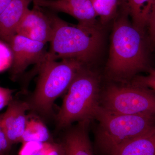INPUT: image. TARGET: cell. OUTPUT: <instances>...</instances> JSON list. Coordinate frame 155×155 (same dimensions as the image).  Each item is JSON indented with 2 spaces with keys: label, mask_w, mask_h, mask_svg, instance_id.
Returning a JSON list of instances; mask_svg holds the SVG:
<instances>
[{
  "label": "cell",
  "mask_w": 155,
  "mask_h": 155,
  "mask_svg": "<svg viewBox=\"0 0 155 155\" xmlns=\"http://www.w3.org/2000/svg\"><path fill=\"white\" fill-rule=\"evenodd\" d=\"M155 2V0H122L123 11L131 17L133 25L143 33Z\"/></svg>",
  "instance_id": "5bb4252c"
},
{
  "label": "cell",
  "mask_w": 155,
  "mask_h": 155,
  "mask_svg": "<svg viewBox=\"0 0 155 155\" xmlns=\"http://www.w3.org/2000/svg\"><path fill=\"white\" fill-rule=\"evenodd\" d=\"M84 65L73 59L58 61L50 58L47 54L45 60L38 65L39 75L36 87L27 101L30 110L40 117L52 116L55 101L67 91Z\"/></svg>",
  "instance_id": "3957f363"
},
{
  "label": "cell",
  "mask_w": 155,
  "mask_h": 155,
  "mask_svg": "<svg viewBox=\"0 0 155 155\" xmlns=\"http://www.w3.org/2000/svg\"><path fill=\"white\" fill-rule=\"evenodd\" d=\"M47 14L53 29L48 56L55 60L75 59L87 66L92 62L103 42L97 26L70 25L55 14Z\"/></svg>",
  "instance_id": "7a4b0ae2"
},
{
  "label": "cell",
  "mask_w": 155,
  "mask_h": 155,
  "mask_svg": "<svg viewBox=\"0 0 155 155\" xmlns=\"http://www.w3.org/2000/svg\"><path fill=\"white\" fill-rule=\"evenodd\" d=\"M100 81L97 75L84 65L67 90L56 117L58 129L75 122H90L95 119L100 106Z\"/></svg>",
  "instance_id": "277c9868"
},
{
  "label": "cell",
  "mask_w": 155,
  "mask_h": 155,
  "mask_svg": "<svg viewBox=\"0 0 155 155\" xmlns=\"http://www.w3.org/2000/svg\"><path fill=\"white\" fill-rule=\"evenodd\" d=\"M12 0H0V14L6 9Z\"/></svg>",
  "instance_id": "603a6c76"
},
{
  "label": "cell",
  "mask_w": 155,
  "mask_h": 155,
  "mask_svg": "<svg viewBox=\"0 0 155 155\" xmlns=\"http://www.w3.org/2000/svg\"><path fill=\"white\" fill-rule=\"evenodd\" d=\"M95 119L98 122L95 133L97 147L110 155L122 143L144 133L155 125V115H126L108 112L100 106Z\"/></svg>",
  "instance_id": "5b68a950"
},
{
  "label": "cell",
  "mask_w": 155,
  "mask_h": 155,
  "mask_svg": "<svg viewBox=\"0 0 155 155\" xmlns=\"http://www.w3.org/2000/svg\"><path fill=\"white\" fill-rule=\"evenodd\" d=\"M12 145H13L8 139L0 122V155H5L9 153Z\"/></svg>",
  "instance_id": "ffe728a7"
},
{
  "label": "cell",
  "mask_w": 155,
  "mask_h": 155,
  "mask_svg": "<svg viewBox=\"0 0 155 155\" xmlns=\"http://www.w3.org/2000/svg\"><path fill=\"white\" fill-rule=\"evenodd\" d=\"M27 115V122L21 142L50 141L51 135L46 125L40 116L35 114Z\"/></svg>",
  "instance_id": "9a60e30c"
},
{
  "label": "cell",
  "mask_w": 155,
  "mask_h": 155,
  "mask_svg": "<svg viewBox=\"0 0 155 155\" xmlns=\"http://www.w3.org/2000/svg\"><path fill=\"white\" fill-rule=\"evenodd\" d=\"M33 0H12L0 14V40L8 43Z\"/></svg>",
  "instance_id": "8fae6325"
},
{
  "label": "cell",
  "mask_w": 155,
  "mask_h": 155,
  "mask_svg": "<svg viewBox=\"0 0 155 155\" xmlns=\"http://www.w3.org/2000/svg\"><path fill=\"white\" fill-rule=\"evenodd\" d=\"M93 7L102 24H105L116 17L122 0H91Z\"/></svg>",
  "instance_id": "e0dca14e"
},
{
  "label": "cell",
  "mask_w": 155,
  "mask_h": 155,
  "mask_svg": "<svg viewBox=\"0 0 155 155\" xmlns=\"http://www.w3.org/2000/svg\"></svg>",
  "instance_id": "d4e9b609"
},
{
  "label": "cell",
  "mask_w": 155,
  "mask_h": 155,
  "mask_svg": "<svg viewBox=\"0 0 155 155\" xmlns=\"http://www.w3.org/2000/svg\"><path fill=\"white\" fill-rule=\"evenodd\" d=\"M30 110L27 101L13 99L7 110L1 114V125L12 145L21 142L27 122L26 112Z\"/></svg>",
  "instance_id": "30bf717a"
},
{
  "label": "cell",
  "mask_w": 155,
  "mask_h": 155,
  "mask_svg": "<svg viewBox=\"0 0 155 155\" xmlns=\"http://www.w3.org/2000/svg\"><path fill=\"white\" fill-rule=\"evenodd\" d=\"M51 22L47 13L34 5L28 9L17 28V34L35 41L46 44L53 35Z\"/></svg>",
  "instance_id": "9c48e42d"
},
{
  "label": "cell",
  "mask_w": 155,
  "mask_h": 155,
  "mask_svg": "<svg viewBox=\"0 0 155 155\" xmlns=\"http://www.w3.org/2000/svg\"><path fill=\"white\" fill-rule=\"evenodd\" d=\"M61 143L51 141L46 142H28L22 143L19 155H65Z\"/></svg>",
  "instance_id": "2e32d148"
},
{
  "label": "cell",
  "mask_w": 155,
  "mask_h": 155,
  "mask_svg": "<svg viewBox=\"0 0 155 155\" xmlns=\"http://www.w3.org/2000/svg\"><path fill=\"white\" fill-rule=\"evenodd\" d=\"M14 91V90L0 86V110L8 106L13 99Z\"/></svg>",
  "instance_id": "44dd1931"
},
{
  "label": "cell",
  "mask_w": 155,
  "mask_h": 155,
  "mask_svg": "<svg viewBox=\"0 0 155 155\" xmlns=\"http://www.w3.org/2000/svg\"><path fill=\"white\" fill-rule=\"evenodd\" d=\"M90 122H78L67 130L62 143L65 155H94L88 135Z\"/></svg>",
  "instance_id": "7c38bea8"
},
{
  "label": "cell",
  "mask_w": 155,
  "mask_h": 155,
  "mask_svg": "<svg viewBox=\"0 0 155 155\" xmlns=\"http://www.w3.org/2000/svg\"><path fill=\"white\" fill-rule=\"evenodd\" d=\"M147 25L148 26L151 38L155 42V2L150 14Z\"/></svg>",
  "instance_id": "7402d4cb"
},
{
  "label": "cell",
  "mask_w": 155,
  "mask_h": 155,
  "mask_svg": "<svg viewBox=\"0 0 155 155\" xmlns=\"http://www.w3.org/2000/svg\"><path fill=\"white\" fill-rule=\"evenodd\" d=\"M122 13L114 22L106 70L112 78L125 81L147 69V55L143 32Z\"/></svg>",
  "instance_id": "6da1fadb"
},
{
  "label": "cell",
  "mask_w": 155,
  "mask_h": 155,
  "mask_svg": "<svg viewBox=\"0 0 155 155\" xmlns=\"http://www.w3.org/2000/svg\"><path fill=\"white\" fill-rule=\"evenodd\" d=\"M9 155V153H8V154H6V155Z\"/></svg>",
  "instance_id": "cb8c5ba5"
},
{
  "label": "cell",
  "mask_w": 155,
  "mask_h": 155,
  "mask_svg": "<svg viewBox=\"0 0 155 155\" xmlns=\"http://www.w3.org/2000/svg\"><path fill=\"white\" fill-rule=\"evenodd\" d=\"M100 106L115 114L155 115V91L135 83L111 84L101 93Z\"/></svg>",
  "instance_id": "8992f818"
},
{
  "label": "cell",
  "mask_w": 155,
  "mask_h": 155,
  "mask_svg": "<svg viewBox=\"0 0 155 155\" xmlns=\"http://www.w3.org/2000/svg\"><path fill=\"white\" fill-rule=\"evenodd\" d=\"M135 83L148 87L155 91V70L151 69L149 74L147 76L137 78Z\"/></svg>",
  "instance_id": "d6986e66"
},
{
  "label": "cell",
  "mask_w": 155,
  "mask_h": 155,
  "mask_svg": "<svg viewBox=\"0 0 155 155\" xmlns=\"http://www.w3.org/2000/svg\"><path fill=\"white\" fill-rule=\"evenodd\" d=\"M8 44L13 57L10 68L14 79L22 74L30 65L41 64L47 55L45 48L46 44L19 35H14Z\"/></svg>",
  "instance_id": "52a82bcc"
},
{
  "label": "cell",
  "mask_w": 155,
  "mask_h": 155,
  "mask_svg": "<svg viewBox=\"0 0 155 155\" xmlns=\"http://www.w3.org/2000/svg\"><path fill=\"white\" fill-rule=\"evenodd\" d=\"M7 44L0 40V72L11 68L12 65V52L8 45Z\"/></svg>",
  "instance_id": "ac0fdd59"
},
{
  "label": "cell",
  "mask_w": 155,
  "mask_h": 155,
  "mask_svg": "<svg viewBox=\"0 0 155 155\" xmlns=\"http://www.w3.org/2000/svg\"><path fill=\"white\" fill-rule=\"evenodd\" d=\"M110 155H155V125L119 146Z\"/></svg>",
  "instance_id": "4fadbf2b"
},
{
  "label": "cell",
  "mask_w": 155,
  "mask_h": 155,
  "mask_svg": "<svg viewBox=\"0 0 155 155\" xmlns=\"http://www.w3.org/2000/svg\"><path fill=\"white\" fill-rule=\"evenodd\" d=\"M33 3L40 8L69 14L78 21L79 25H97V16L91 0H33Z\"/></svg>",
  "instance_id": "ba28073f"
}]
</instances>
